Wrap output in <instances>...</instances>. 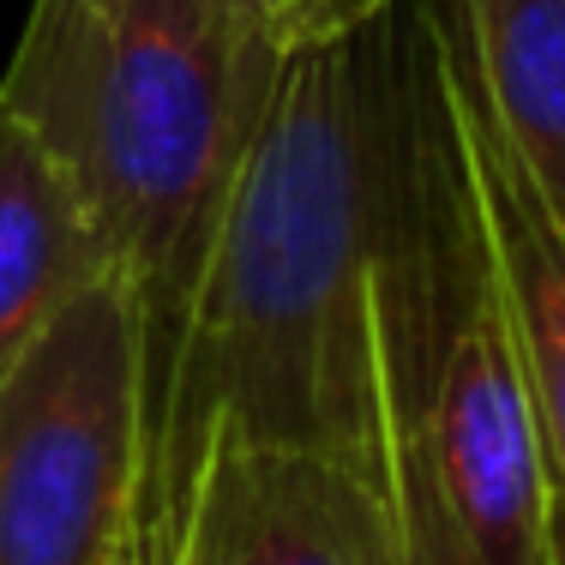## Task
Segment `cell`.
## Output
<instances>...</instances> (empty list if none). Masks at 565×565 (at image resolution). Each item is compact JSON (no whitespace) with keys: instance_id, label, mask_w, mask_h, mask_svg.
Here are the masks:
<instances>
[{"instance_id":"8992f818","label":"cell","mask_w":565,"mask_h":565,"mask_svg":"<svg viewBox=\"0 0 565 565\" xmlns=\"http://www.w3.org/2000/svg\"><path fill=\"white\" fill-rule=\"evenodd\" d=\"M422 7H427V24H434L439 66H446L451 127L469 169V193H476V211H481V235H488V253H493V277H500L511 331H518V349H523L535 415H542L554 493H565V223L547 211V199L535 193V181L511 157L505 132L481 109L451 0H422Z\"/></svg>"},{"instance_id":"ba28073f","label":"cell","mask_w":565,"mask_h":565,"mask_svg":"<svg viewBox=\"0 0 565 565\" xmlns=\"http://www.w3.org/2000/svg\"><path fill=\"white\" fill-rule=\"evenodd\" d=\"M481 109L565 223V0H451Z\"/></svg>"},{"instance_id":"4fadbf2b","label":"cell","mask_w":565,"mask_h":565,"mask_svg":"<svg viewBox=\"0 0 565 565\" xmlns=\"http://www.w3.org/2000/svg\"><path fill=\"white\" fill-rule=\"evenodd\" d=\"M338 12H343V0H338Z\"/></svg>"},{"instance_id":"8fae6325","label":"cell","mask_w":565,"mask_h":565,"mask_svg":"<svg viewBox=\"0 0 565 565\" xmlns=\"http://www.w3.org/2000/svg\"><path fill=\"white\" fill-rule=\"evenodd\" d=\"M385 7H392V0H343L338 19H343V24H349V19H373V12H385Z\"/></svg>"},{"instance_id":"30bf717a","label":"cell","mask_w":565,"mask_h":565,"mask_svg":"<svg viewBox=\"0 0 565 565\" xmlns=\"http://www.w3.org/2000/svg\"><path fill=\"white\" fill-rule=\"evenodd\" d=\"M535 565H565V493H554L547 505V530H542V559Z\"/></svg>"},{"instance_id":"6da1fadb","label":"cell","mask_w":565,"mask_h":565,"mask_svg":"<svg viewBox=\"0 0 565 565\" xmlns=\"http://www.w3.org/2000/svg\"><path fill=\"white\" fill-rule=\"evenodd\" d=\"M385 12L277 55L199 265L139 488V565H163L199 463L223 446L338 451L380 481L373 217Z\"/></svg>"},{"instance_id":"7c38bea8","label":"cell","mask_w":565,"mask_h":565,"mask_svg":"<svg viewBox=\"0 0 565 565\" xmlns=\"http://www.w3.org/2000/svg\"><path fill=\"white\" fill-rule=\"evenodd\" d=\"M120 565H139V554H127V559H120Z\"/></svg>"},{"instance_id":"277c9868","label":"cell","mask_w":565,"mask_h":565,"mask_svg":"<svg viewBox=\"0 0 565 565\" xmlns=\"http://www.w3.org/2000/svg\"><path fill=\"white\" fill-rule=\"evenodd\" d=\"M145 343L97 277L0 380V565H120L139 554Z\"/></svg>"},{"instance_id":"5b68a950","label":"cell","mask_w":565,"mask_h":565,"mask_svg":"<svg viewBox=\"0 0 565 565\" xmlns=\"http://www.w3.org/2000/svg\"><path fill=\"white\" fill-rule=\"evenodd\" d=\"M163 565H397L380 481L338 451L223 446L199 463Z\"/></svg>"},{"instance_id":"3957f363","label":"cell","mask_w":565,"mask_h":565,"mask_svg":"<svg viewBox=\"0 0 565 565\" xmlns=\"http://www.w3.org/2000/svg\"><path fill=\"white\" fill-rule=\"evenodd\" d=\"M277 43L241 0H36L0 109L66 174L145 343V457Z\"/></svg>"},{"instance_id":"7a4b0ae2","label":"cell","mask_w":565,"mask_h":565,"mask_svg":"<svg viewBox=\"0 0 565 565\" xmlns=\"http://www.w3.org/2000/svg\"><path fill=\"white\" fill-rule=\"evenodd\" d=\"M367 289L380 493L397 565H535L554 469L422 0L385 7V151Z\"/></svg>"},{"instance_id":"52a82bcc","label":"cell","mask_w":565,"mask_h":565,"mask_svg":"<svg viewBox=\"0 0 565 565\" xmlns=\"http://www.w3.org/2000/svg\"><path fill=\"white\" fill-rule=\"evenodd\" d=\"M97 277H109V265L66 174L0 109V380Z\"/></svg>"},{"instance_id":"9c48e42d","label":"cell","mask_w":565,"mask_h":565,"mask_svg":"<svg viewBox=\"0 0 565 565\" xmlns=\"http://www.w3.org/2000/svg\"><path fill=\"white\" fill-rule=\"evenodd\" d=\"M277 43H295V36H313V31H331L338 19V0H241Z\"/></svg>"}]
</instances>
